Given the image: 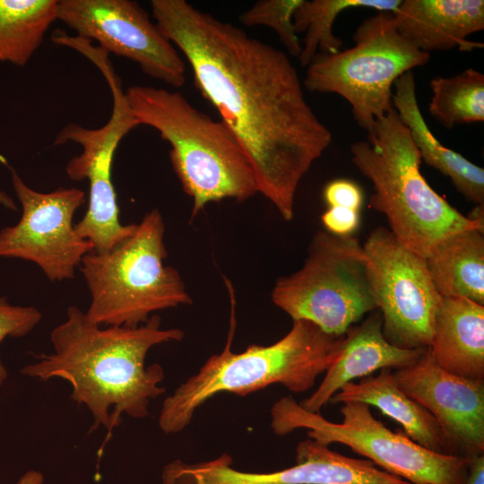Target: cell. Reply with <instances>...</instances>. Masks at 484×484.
Instances as JSON below:
<instances>
[{
    "instance_id": "6da1fadb",
    "label": "cell",
    "mask_w": 484,
    "mask_h": 484,
    "mask_svg": "<svg viewBox=\"0 0 484 484\" xmlns=\"http://www.w3.org/2000/svg\"><path fill=\"white\" fill-rule=\"evenodd\" d=\"M151 7L245 151L258 193L292 220L298 186L333 135L307 103L288 55L186 0H151Z\"/></svg>"
},
{
    "instance_id": "ac0fdd59",
    "label": "cell",
    "mask_w": 484,
    "mask_h": 484,
    "mask_svg": "<svg viewBox=\"0 0 484 484\" xmlns=\"http://www.w3.org/2000/svg\"><path fill=\"white\" fill-rule=\"evenodd\" d=\"M330 402H359L376 407L398 422L405 435L421 446L439 454L460 455L434 416L399 387L391 368H383L378 375L362 377L357 383L345 384Z\"/></svg>"
},
{
    "instance_id": "8992f818",
    "label": "cell",
    "mask_w": 484,
    "mask_h": 484,
    "mask_svg": "<svg viewBox=\"0 0 484 484\" xmlns=\"http://www.w3.org/2000/svg\"><path fill=\"white\" fill-rule=\"evenodd\" d=\"M165 224L153 209L134 233L109 251L81 262L91 294L87 319L100 326L137 327L153 313L193 302L177 269L164 264Z\"/></svg>"
},
{
    "instance_id": "484cf974",
    "label": "cell",
    "mask_w": 484,
    "mask_h": 484,
    "mask_svg": "<svg viewBox=\"0 0 484 484\" xmlns=\"http://www.w3.org/2000/svg\"><path fill=\"white\" fill-rule=\"evenodd\" d=\"M42 315L34 307L10 304L0 297V344L7 337L20 338L27 335L41 321ZM8 377V372L0 359V386Z\"/></svg>"
},
{
    "instance_id": "f1b7e54d",
    "label": "cell",
    "mask_w": 484,
    "mask_h": 484,
    "mask_svg": "<svg viewBox=\"0 0 484 484\" xmlns=\"http://www.w3.org/2000/svg\"><path fill=\"white\" fill-rule=\"evenodd\" d=\"M465 484H484V456L475 455L470 460L469 474Z\"/></svg>"
},
{
    "instance_id": "7a4b0ae2",
    "label": "cell",
    "mask_w": 484,
    "mask_h": 484,
    "mask_svg": "<svg viewBox=\"0 0 484 484\" xmlns=\"http://www.w3.org/2000/svg\"><path fill=\"white\" fill-rule=\"evenodd\" d=\"M184 336L178 328H161L156 315L137 327L100 326L71 306L65 321L51 331L53 351L39 356L21 373L42 381L58 377L70 383L71 399L86 406L93 417L91 430L104 427L108 440L123 414L147 417L151 401L165 393L160 386L162 367L145 364L150 350Z\"/></svg>"
},
{
    "instance_id": "83f0119b",
    "label": "cell",
    "mask_w": 484,
    "mask_h": 484,
    "mask_svg": "<svg viewBox=\"0 0 484 484\" xmlns=\"http://www.w3.org/2000/svg\"><path fill=\"white\" fill-rule=\"evenodd\" d=\"M327 231L335 236H351L359 225V211L345 207L329 206L322 215Z\"/></svg>"
},
{
    "instance_id": "277c9868",
    "label": "cell",
    "mask_w": 484,
    "mask_h": 484,
    "mask_svg": "<svg viewBox=\"0 0 484 484\" xmlns=\"http://www.w3.org/2000/svg\"><path fill=\"white\" fill-rule=\"evenodd\" d=\"M351 160L374 188L369 207L384 214L405 247L427 258L454 233L479 229L439 195L420 173L421 158L408 128L393 108L350 147Z\"/></svg>"
},
{
    "instance_id": "7402d4cb",
    "label": "cell",
    "mask_w": 484,
    "mask_h": 484,
    "mask_svg": "<svg viewBox=\"0 0 484 484\" xmlns=\"http://www.w3.org/2000/svg\"><path fill=\"white\" fill-rule=\"evenodd\" d=\"M58 0H0V64L23 66L57 20Z\"/></svg>"
},
{
    "instance_id": "9c48e42d",
    "label": "cell",
    "mask_w": 484,
    "mask_h": 484,
    "mask_svg": "<svg viewBox=\"0 0 484 484\" xmlns=\"http://www.w3.org/2000/svg\"><path fill=\"white\" fill-rule=\"evenodd\" d=\"M271 298L292 321H309L335 336L377 309L363 246L323 230L314 235L303 266L279 278Z\"/></svg>"
},
{
    "instance_id": "7c38bea8",
    "label": "cell",
    "mask_w": 484,
    "mask_h": 484,
    "mask_svg": "<svg viewBox=\"0 0 484 484\" xmlns=\"http://www.w3.org/2000/svg\"><path fill=\"white\" fill-rule=\"evenodd\" d=\"M7 167L22 217L16 225L0 230V256L32 262L53 282L73 279L83 256L93 250L73 224L74 213L85 203L84 192L75 187L39 192Z\"/></svg>"
},
{
    "instance_id": "4dcf8cb0",
    "label": "cell",
    "mask_w": 484,
    "mask_h": 484,
    "mask_svg": "<svg viewBox=\"0 0 484 484\" xmlns=\"http://www.w3.org/2000/svg\"><path fill=\"white\" fill-rule=\"evenodd\" d=\"M0 204L13 211L17 210L15 202L1 188H0Z\"/></svg>"
},
{
    "instance_id": "44dd1931",
    "label": "cell",
    "mask_w": 484,
    "mask_h": 484,
    "mask_svg": "<svg viewBox=\"0 0 484 484\" xmlns=\"http://www.w3.org/2000/svg\"><path fill=\"white\" fill-rule=\"evenodd\" d=\"M484 230L464 229L447 237L426 258L442 298H463L484 306Z\"/></svg>"
},
{
    "instance_id": "d4e9b609",
    "label": "cell",
    "mask_w": 484,
    "mask_h": 484,
    "mask_svg": "<svg viewBox=\"0 0 484 484\" xmlns=\"http://www.w3.org/2000/svg\"><path fill=\"white\" fill-rule=\"evenodd\" d=\"M301 0H260L243 12L238 21L245 26H265L275 31L293 56L298 57L301 42L293 26V14Z\"/></svg>"
},
{
    "instance_id": "ba28073f",
    "label": "cell",
    "mask_w": 484,
    "mask_h": 484,
    "mask_svg": "<svg viewBox=\"0 0 484 484\" xmlns=\"http://www.w3.org/2000/svg\"><path fill=\"white\" fill-rule=\"evenodd\" d=\"M340 411L342 420L335 423L285 396L271 408V427L280 436L302 428L307 429L308 438L320 444L345 445L376 467L411 484L466 483L471 459L430 451L404 432L392 431L373 416L368 404L347 402Z\"/></svg>"
},
{
    "instance_id": "30bf717a",
    "label": "cell",
    "mask_w": 484,
    "mask_h": 484,
    "mask_svg": "<svg viewBox=\"0 0 484 484\" xmlns=\"http://www.w3.org/2000/svg\"><path fill=\"white\" fill-rule=\"evenodd\" d=\"M77 52L90 60L101 73L112 94L113 108L108 122L96 129L69 123L56 135L55 145L75 143L82 151L66 164L72 180L90 183L89 205L82 219L74 225L80 237L91 242L93 250H111L130 237L136 224L120 222L119 208L112 181V165L122 139L141 125L134 117L109 55L90 41L82 42Z\"/></svg>"
},
{
    "instance_id": "f546056e",
    "label": "cell",
    "mask_w": 484,
    "mask_h": 484,
    "mask_svg": "<svg viewBox=\"0 0 484 484\" xmlns=\"http://www.w3.org/2000/svg\"><path fill=\"white\" fill-rule=\"evenodd\" d=\"M43 475L37 471H29L25 472L16 484H42Z\"/></svg>"
},
{
    "instance_id": "4316f807",
    "label": "cell",
    "mask_w": 484,
    "mask_h": 484,
    "mask_svg": "<svg viewBox=\"0 0 484 484\" xmlns=\"http://www.w3.org/2000/svg\"><path fill=\"white\" fill-rule=\"evenodd\" d=\"M328 206H339L359 211L363 203L362 190L355 182L339 178L329 182L324 189Z\"/></svg>"
},
{
    "instance_id": "603a6c76",
    "label": "cell",
    "mask_w": 484,
    "mask_h": 484,
    "mask_svg": "<svg viewBox=\"0 0 484 484\" xmlns=\"http://www.w3.org/2000/svg\"><path fill=\"white\" fill-rule=\"evenodd\" d=\"M402 0H301L293 14L297 34L305 33L298 61L307 67L317 53L333 55L340 52L341 39L333 34L337 16L350 8H370L393 13Z\"/></svg>"
},
{
    "instance_id": "cb8c5ba5",
    "label": "cell",
    "mask_w": 484,
    "mask_h": 484,
    "mask_svg": "<svg viewBox=\"0 0 484 484\" xmlns=\"http://www.w3.org/2000/svg\"><path fill=\"white\" fill-rule=\"evenodd\" d=\"M432 98L428 111L443 126L484 121V74L468 68L450 76L430 81Z\"/></svg>"
},
{
    "instance_id": "d6986e66",
    "label": "cell",
    "mask_w": 484,
    "mask_h": 484,
    "mask_svg": "<svg viewBox=\"0 0 484 484\" xmlns=\"http://www.w3.org/2000/svg\"><path fill=\"white\" fill-rule=\"evenodd\" d=\"M428 348L444 370L484 380V306L463 298H442Z\"/></svg>"
},
{
    "instance_id": "9a60e30c",
    "label": "cell",
    "mask_w": 484,
    "mask_h": 484,
    "mask_svg": "<svg viewBox=\"0 0 484 484\" xmlns=\"http://www.w3.org/2000/svg\"><path fill=\"white\" fill-rule=\"evenodd\" d=\"M399 387L438 421L461 456L484 452V380L441 368L429 348L411 366L393 370Z\"/></svg>"
},
{
    "instance_id": "e0dca14e",
    "label": "cell",
    "mask_w": 484,
    "mask_h": 484,
    "mask_svg": "<svg viewBox=\"0 0 484 484\" xmlns=\"http://www.w3.org/2000/svg\"><path fill=\"white\" fill-rule=\"evenodd\" d=\"M393 15L399 33L420 51L483 48L468 39L484 29L483 0H402Z\"/></svg>"
},
{
    "instance_id": "5b68a950",
    "label": "cell",
    "mask_w": 484,
    "mask_h": 484,
    "mask_svg": "<svg viewBox=\"0 0 484 484\" xmlns=\"http://www.w3.org/2000/svg\"><path fill=\"white\" fill-rule=\"evenodd\" d=\"M125 92L140 125L154 128L169 143L173 169L193 200L192 217L210 203L243 202L259 194L245 151L221 120L197 109L177 91L134 85Z\"/></svg>"
},
{
    "instance_id": "3957f363",
    "label": "cell",
    "mask_w": 484,
    "mask_h": 484,
    "mask_svg": "<svg viewBox=\"0 0 484 484\" xmlns=\"http://www.w3.org/2000/svg\"><path fill=\"white\" fill-rule=\"evenodd\" d=\"M234 324L232 318L222 351L211 356L196 374L164 400L159 426L165 434L182 431L203 403L221 393L244 396L272 384H281L292 393H304L342 351L344 335L326 333L300 319L293 320L290 330L274 343L252 344L235 353L231 350Z\"/></svg>"
},
{
    "instance_id": "2e32d148",
    "label": "cell",
    "mask_w": 484,
    "mask_h": 484,
    "mask_svg": "<svg viewBox=\"0 0 484 484\" xmlns=\"http://www.w3.org/2000/svg\"><path fill=\"white\" fill-rule=\"evenodd\" d=\"M426 350L402 349L388 342L383 333L381 313L372 311L362 323L348 329L341 355L326 370L317 389L299 404L308 411L320 412L345 384L383 368L410 367Z\"/></svg>"
},
{
    "instance_id": "5bb4252c",
    "label": "cell",
    "mask_w": 484,
    "mask_h": 484,
    "mask_svg": "<svg viewBox=\"0 0 484 484\" xmlns=\"http://www.w3.org/2000/svg\"><path fill=\"white\" fill-rule=\"evenodd\" d=\"M228 454L187 463L175 460L162 471V484H411L376 467L367 459L342 455L314 439L298 443L296 464L271 472L233 468Z\"/></svg>"
},
{
    "instance_id": "52a82bcc",
    "label": "cell",
    "mask_w": 484,
    "mask_h": 484,
    "mask_svg": "<svg viewBox=\"0 0 484 484\" xmlns=\"http://www.w3.org/2000/svg\"><path fill=\"white\" fill-rule=\"evenodd\" d=\"M352 39L350 48L333 55L317 53L307 66L303 86L311 92L335 93L346 99L357 124L367 132L393 108L395 82L426 65L430 55L399 33L392 13L369 16Z\"/></svg>"
},
{
    "instance_id": "8fae6325",
    "label": "cell",
    "mask_w": 484,
    "mask_h": 484,
    "mask_svg": "<svg viewBox=\"0 0 484 484\" xmlns=\"http://www.w3.org/2000/svg\"><path fill=\"white\" fill-rule=\"evenodd\" d=\"M362 246L385 339L402 349L428 348L442 297L426 258L402 245L385 227L374 229Z\"/></svg>"
},
{
    "instance_id": "4fadbf2b",
    "label": "cell",
    "mask_w": 484,
    "mask_h": 484,
    "mask_svg": "<svg viewBox=\"0 0 484 484\" xmlns=\"http://www.w3.org/2000/svg\"><path fill=\"white\" fill-rule=\"evenodd\" d=\"M57 20L108 55L136 63L153 79L175 88L186 83L184 60L137 2L58 0Z\"/></svg>"
},
{
    "instance_id": "ffe728a7",
    "label": "cell",
    "mask_w": 484,
    "mask_h": 484,
    "mask_svg": "<svg viewBox=\"0 0 484 484\" xmlns=\"http://www.w3.org/2000/svg\"><path fill=\"white\" fill-rule=\"evenodd\" d=\"M392 104L408 128L421 160L450 178L456 190L475 205H484V169L443 145L428 128L419 107L412 71L393 85Z\"/></svg>"
}]
</instances>
